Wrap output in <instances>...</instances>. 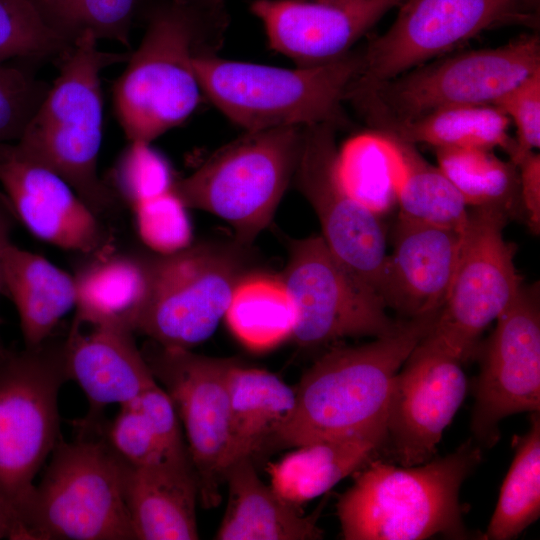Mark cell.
I'll return each mask as SVG.
<instances>
[{"label":"cell","mask_w":540,"mask_h":540,"mask_svg":"<svg viewBox=\"0 0 540 540\" xmlns=\"http://www.w3.org/2000/svg\"><path fill=\"white\" fill-rule=\"evenodd\" d=\"M136 17L145 33L114 84L113 106L129 142L151 143L196 109L194 58L216 54L229 14L217 0H139Z\"/></svg>","instance_id":"cell-1"},{"label":"cell","mask_w":540,"mask_h":540,"mask_svg":"<svg viewBox=\"0 0 540 540\" xmlns=\"http://www.w3.org/2000/svg\"><path fill=\"white\" fill-rule=\"evenodd\" d=\"M439 311L402 318L393 332L372 342L322 355L303 374L291 415L270 439L295 448L386 426L395 377Z\"/></svg>","instance_id":"cell-2"},{"label":"cell","mask_w":540,"mask_h":540,"mask_svg":"<svg viewBox=\"0 0 540 540\" xmlns=\"http://www.w3.org/2000/svg\"><path fill=\"white\" fill-rule=\"evenodd\" d=\"M472 440L452 453L415 466L375 458L357 471L337 502L345 540H421L436 535L468 539L459 493L480 464Z\"/></svg>","instance_id":"cell-3"},{"label":"cell","mask_w":540,"mask_h":540,"mask_svg":"<svg viewBox=\"0 0 540 540\" xmlns=\"http://www.w3.org/2000/svg\"><path fill=\"white\" fill-rule=\"evenodd\" d=\"M97 41L85 33L61 56L58 77L15 145L66 180L100 216L118 200L97 171L103 133L100 75L130 54L101 51Z\"/></svg>","instance_id":"cell-4"},{"label":"cell","mask_w":540,"mask_h":540,"mask_svg":"<svg viewBox=\"0 0 540 540\" xmlns=\"http://www.w3.org/2000/svg\"><path fill=\"white\" fill-rule=\"evenodd\" d=\"M69 380L65 337L0 355V511L25 540L35 478L60 439L58 395Z\"/></svg>","instance_id":"cell-5"},{"label":"cell","mask_w":540,"mask_h":540,"mask_svg":"<svg viewBox=\"0 0 540 540\" xmlns=\"http://www.w3.org/2000/svg\"><path fill=\"white\" fill-rule=\"evenodd\" d=\"M202 92L246 131L330 123L349 125L343 103L362 66L361 48L317 66L294 69L233 61L215 53L194 58Z\"/></svg>","instance_id":"cell-6"},{"label":"cell","mask_w":540,"mask_h":540,"mask_svg":"<svg viewBox=\"0 0 540 540\" xmlns=\"http://www.w3.org/2000/svg\"><path fill=\"white\" fill-rule=\"evenodd\" d=\"M103 421V420H102ZM95 425L55 445L35 484L25 540H136L125 499L124 462Z\"/></svg>","instance_id":"cell-7"},{"label":"cell","mask_w":540,"mask_h":540,"mask_svg":"<svg viewBox=\"0 0 540 540\" xmlns=\"http://www.w3.org/2000/svg\"><path fill=\"white\" fill-rule=\"evenodd\" d=\"M435 59L382 82H352L345 102L370 129L449 107L493 105L540 69V41L538 35L526 34L496 48Z\"/></svg>","instance_id":"cell-8"},{"label":"cell","mask_w":540,"mask_h":540,"mask_svg":"<svg viewBox=\"0 0 540 540\" xmlns=\"http://www.w3.org/2000/svg\"><path fill=\"white\" fill-rule=\"evenodd\" d=\"M302 129L247 131L176 180L172 190L187 208L228 222L238 244L246 246L268 226L294 176Z\"/></svg>","instance_id":"cell-9"},{"label":"cell","mask_w":540,"mask_h":540,"mask_svg":"<svg viewBox=\"0 0 540 540\" xmlns=\"http://www.w3.org/2000/svg\"><path fill=\"white\" fill-rule=\"evenodd\" d=\"M148 261L149 292L134 333L177 349L207 340L244 275L238 247L191 244L172 254L148 255Z\"/></svg>","instance_id":"cell-10"},{"label":"cell","mask_w":540,"mask_h":540,"mask_svg":"<svg viewBox=\"0 0 540 540\" xmlns=\"http://www.w3.org/2000/svg\"><path fill=\"white\" fill-rule=\"evenodd\" d=\"M508 215L496 208L469 212L459 261L429 336L465 362L485 329L513 302L522 287L515 246L503 229Z\"/></svg>","instance_id":"cell-11"},{"label":"cell","mask_w":540,"mask_h":540,"mask_svg":"<svg viewBox=\"0 0 540 540\" xmlns=\"http://www.w3.org/2000/svg\"><path fill=\"white\" fill-rule=\"evenodd\" d=\"M141 351L155 380L173 401L184 427L199 499L204 507L216 506L231 457L228 372L232 361L189 349L163 347L153 341Z\"/></svg>","instance_id":"cell-12"},{"label":"cell","mask_w":540,"mask_h":540,"mask_svg":"<svg viewBox=\"0 0 540 540\" xmlns=\"http://www.w3.org/2000/svg\"><path fill=\"white\" fill-rule=\"evenodd\" d=\"M295 307L292 335L302 347L347 337H381L400 320L383 300L360 284L335 258L321 235L292 240L281 277Z\"/></svg>","instance_id":"cell-13"},{"label":"cell","mask_w":540,"mask_h":540,"mask_svg":"<svg viewBox=\"0 0 540 540\" xmlns=\"http://www.w3.org/2000/svg\"><path fill=\"white\" fill-rule=\"evenodd\" d=\"M399 7L389 29L361 47L362 66L353 82L394 78L490 28L534 21L520 0H404Z\"/></svg>","instance_id":"cell-14"},{"label":"cell","mask_w":540,"mask_h":540,"mask_svg":"<svg viewBox=\"0 0 540 540\" xmlns=\"http://www.w3.org/2000/svg\"><path fill=\"white\" fill-rule=\"evenodd\" d=\"M337 129L330 123L303 127L296 184L314 209L331 253L360 284L380 297L386 233L381 218L356 201L338 178Z\"/></svg>","instance_id":"cell-15"},{"label":"cell","mask_w":540,"mask_h":540,"mask_svg":"<svg viewBox=\"0 0 540 540\" xmlns=\"http://www.w3.org/2000/svg\"><path fill=\"white\" fill-rule=\"evenodd\" d=\"M540 300L537 285H522L497 318L475 384L471 430L478 444L492 447L500 422L540 410Z\"/></svg>","instance_id":"cell-16"},{"label":"cell","mask_w":540,"mask_h":540,"mask_svg":"<svg viewBox=\"0 0 540 540\" xmlns=\"http://www.w3.org/2000/svg\"><path fill=\"white\" fill-rule=\"evenodd\" d=\"M463 361L429 336L397 373L386 416L384 452L402 466L431 460L446 427L464 401Z\"/></svg>","instance_id":"cell-17"},{"label":"cell","mask_w":540,"mask_h":540,"mask_svg":"<svg viewBox=\"0 0 540 540\" xmlns=\"http://www.w3.org/2000/svg\"><path fill=\"white\" fill-rule=\"evenodd\" d=\"M0 188L16 220L37 239L83 255L111 245L100 216L66 180L24 155L15 142L0 145Z\"/></svg>","instance_id":"cell-18"},{"label":"cell","mask_w":540,"mask_h":540,"mask_svg":"<svg viewBox=\"0 0 540 540\" xmlns=\"http://www.w3.org/2000/svg\"><path fill=\"white\" fill-rule=\"evenodd\" d=\"M404 0H254L250 11L270 47L299 67L346 55L389 10Z\"/></svg>","instance_id":"cell-19"},{"label":"cell","mask_w":540,"mask_h":540,"mask_svg":"<svg viewBox=\"0 0 540 540\" xmlns=\"http://www.w3.org/2000/svg\"><path fill=\"white\" fill-rule=\"evenodd\" d=\"M464 231L399 214L393 251L387 254L382 275L380 297L385 306L405 319L440 310L459 261Z\"/></svg>","instance_id":"cell-20"},{"label":"cell","mask_w":540,"mask_h":540,"mask_svg":"<svg viewBox=\"0 0 540 540\" xmlns=\"http://www.w3.org/2000/svg\"><path fill=\"white\" fill-rule=\"evenodd\" d=\"M65 348L69 380L77 382L89 402L83 422L103 419L107 405L129 404L157 383L129 329L72 322Z\"/></svg>","instance_id":"cell-21"},{"label":"cell","mask_w":540,"mask_h":540,"mask_svg":"<svg viewBox=\"0 0 540 540\" xmlns=\"http://www.w3.org/2000/svg\"><path fill=\"white\" fill-rule=\"evenodd\" d=\"M228 499L218 540H316L323 538L318 526L321 508L303 515L259 478L252 456L233 460L223 473Z\"/></svg>","instance_id":"cell-22"},{"label":"cell","mask_w":540,"mask_h":540,"mask_svg":"<svg viewBox=\"0 0 540 540\" xmlns=\"http://www.w3.org/2000/svg\"><path fill=\"white\" fill-rule=\"evenodd\" d=\"M85 256L73 274V322L118 326L134 332L149 292L148 255L117 251L110 245Z\"/></svg>","instance_id":"cell-23"},{"label":"cell","mask_w":540,"mask_h":540,"mask_svg":"<svg viewBox=\"0 0 540 540\" xmlns=\"http://www.w3.org/2000/svg\"><path fill=\"white\" fill-rule=\"evenodd\" d=\"M125 499L136 540L199 539L194 471L169 462L127 464Z\"/></svg>","instance_id":"cell-24"},{"label":"cell","mask_w":540,"mask_h":540,"mask_svg":"<svg viewBox=\"0 0 540 540\" xmlns=\"http://www.w3.org/2000/svg\"><path fill=\"white\" fill-rule=\"evenodd\" d=\"M385 441L384 425L348 437L295 447L277 462L268 464L270 486L299 508L377 458L384 452Z\"/></svg>","instance_id":"cell-25"},{"label":"cell","mask_w":540,"mask_h":540,"mask_svg":"<svg viewBox=\"0 0 540 540\" xmlns=\"http://www.w3.org/2000/svg\"><path fill=\"white\" fill-rule=\"evenodd\" d=\"M4 294L18 313L24 347H36L54 335L76 303L74 277L45 257L12 242L3 254Z\"/></svg>","instance_id":"cell-26"},{"label":"cell","mask_w":540,"mask_h":540,"mask_svg":"<svg viewBox=\"0 0 540 540\" xmlns=\"http://www.w3.org/2000/svg\"><path fill=\"white\" fill-rule=\"evenodd\" d=\"M377 133L390 159L399 214L464 231L469 220L467 205L438 166L428 163L415 145Z\"/></svg>","instance_id":"cell-27"},{"label":"cell","mask_w":540,"mask_h":540,"mask_svg":"<svg viewBox=\"0 0 540 540\" xmlns=\"http://www.w3.org/2000/svg\"><path fill=\"white\" fill-rule=\"evenodd\" d=\"M228 388L231 463L237 458L252 456L288 419L295 407L296 389L271 372L233 361L228 372Z\"/></svg>","instance_id":"cell-28"},{"label":"cell","mask_w":540,"mask_h":540,"mask_svg":"<svg viewBox=\"0 0 540 540\" xmlns=\"http://www.w3.org/2000/svg\"><path fill=\"white\" fill-rule=\"evenodd\" d=\"M510 119L494 105L449 107L416 119L384 123L372 131L401 141L436 148L500 147L510 156L515 139L508 134Z\"/></svg>","instance_id":"cell-29"},{"label":"cell","mask_w":540,"mask_h":540,"mask_svg":"<svg viewBox=\"0 0 540 540\" xmlns=\"http://www.w3.org/2000/svg\"><path fill=\"white\" fill-rule=\"evenodd\" d=\"M224 317L245 346L265 350L292 335L296 313L281 277L249 274L236 284Z\"/></svg>","instance_id":"cell-30"},{"label":"cell","mask_w":540,"mask_h":540,"mask_svg":"<svg viewBox=\"0 0 540 540\" xmlns=\"http://www.w3.org/2000/svg\"><path fill=\"white\" fill-rule=\"evenodd\" d=\"M435 152L438 168L467 206L496 208L508 216L518 208L523 212L518 169L510 160L477 147L436 148Z\"/></svg>","instance_id":"cell-31"},{"label":"cell","mask_w":540,"mask_h":540,"mask_svg":"<svg viewBox=\"0 0 540 540\" xmlns=\"http://www.w3.org/2000/svg\"><path fill=\"white\" fill-rule=\"evenodd\" d=\"M515 456L499 498L482 535L486 540H511L540 515V416L533 412L530 427L514 439Z\"/></svg>","instance_id":"cell-32"},{"label":"cell","mask_w":540,"mask_h":540,"mask_svg":"<svg viewBox=\"0 0 540 540\" xmlns=\"http://www.w3.org/2000/svg\"><path fill=\"white\" fill-rule=\"evenodd\" d=\"M336 171L345 190L380 218L397 204L388 152L379 133L370 130L337 151Z\"/></svg>","instance_id":"cell-33"},{"label":"cell","mask_w":540,"mask_h":540,"mask_svg":"<svg viewBox=\"0 0 540 540\" xmlns=\"http://www.w3.org/2000/svg\"><path fill=\"white\" fill-rule=\"evenodd\" d=\"M45 22L70 44L85 33L130 48L139 0H32Z\"/></svg>","instance_id":"cell-34"},{"label":"cell","mask_w":540,"mask_h":540,"mask_svg":"<svg viewBox=\"0 0 540 540\" xmlns=\"http://www.w3.org/2000/svg\"><path fill=\"white\" fill-rule=\"evenodd\" d=\"M72 45L45 22L32 0H0V63L61 57Z\"/></svg>","instance_id":"cell-35"},{"label":"cell","mask_w":540,"mask_h":540,"mask_svg":"<svg viewBox=\"0 0 540 540\" xmlns=\"http://www.w3.org/2000/svg\"><path fill=\"white\" fill-rule=\"evenodd\" d=\"M175 181L170 163L149 142L130 141L116 160L109 186L132 208L172 190Z\"/></svg>","instance_id":"cell-36"},{"label":"cell","mask_w":540,"mask_h":540,"mask_svg":"<svg viewBox=\"0 0 540 540\" xmlns=\"http://www.w3.org/2000/svg\"><path fill=\"white\" fill-rule=\"evenodd\" d=\"M186 209L173 190L132 207L142 242L159 255L172 254L190 246L192 226Z\"/></svg>","instance_id":"cell-37"},{"label":"cell","mask_w":540,"mask_h":540,"mask_svg":"<svg viewBox=\"0 0 540 540\" xmlns=\"http://www.w3.org/2000/svg\"><path fill=\"white\" fill-rule=\"evenodd\" d=\"M49 87L25 70L0 63V145L20 139Z\"/></svg>","instance_id":"cell-38"},{"label":"cell","mask_w":540,"mask_h":540,"mask_svg":"<svg viewBox=\"0 0 540 540\" xmlns=\"http://www.w3.org/2000/svg\"><path fill=\"white\" fill-rule=\"evenodd\" d=\"M101 432L112 450L130 466L168 462L150 424L134 402L121 405L113 420H103Z\"/></svg>","instance_id":"cell-39"},{"label":"cell","mask_w":540,"mask_h":540,"mask_svg":"<svg viewBox=\"0 0 540 540\" xmlns=\"http://www.w3.org/2000/svg\"><path fill=\"white\" fill-rule=\"evenodd\" d=\"M516 127L515 149L509 160L517 163L540 146V69L501 96L494 104Z\"/></svg>","instance_id":"cell-40"},{"label":"cell","mask_w":540,"mask_h":540,"mask_svg":"<svg viewBox=\"0 0 540 540\" xmlns=\"http://www.w3.org/2000/svg\"><path fill=\"white\" fill-rule=\"evenodd\" d=\"M133 402L146 417L167 461L194 471L177 410L167 392L155 383Z\"/></svg>","instance_id":"cell-41"},{"label":"cell","mask_w":540,"mask_h":540,"mask_svg":"<svg viewBox=\"0 0 540 540\" xmlns=\"http://www.w3.org/2000/svg\"><path fill=\"white\" fill-rule=\"evenodd\" d=\"M520 198L528 226L538 234L540 230V155L531 151L518 163Z\"/></svg>","instance_id":"cell-42"},{"label":"cell","mask_w":540,"mask_h":540,"mask_svg":"<svg viewBox=\"0 0 540 540\" xmlns=\"http://www.w3.org/2000/svg\"><path fill=\"white\" fill-rule=\"evenodd\" d=\"M16 218L12 211V208L0 188V297L4 294L3 280H2V262L5 248L11 243V232L14 227ZM2 319L0 317V326ZM6 348L3 346L0 338V355Z\"/></svg>","instance_id":"cell-43"},{"label":"cell","mask_w":540,"mask_h":540,"mask_svg":"<svg viewBox=\"0 0 540 540\" xmlns=\"http://www.w3.org/2000/svg\"><path fill=\"white\" fill-rule=\"evenodd\" d=\"M0 539H10L9 525L0 511Z\"/></svg>","instance_id":"cell-44"},{"label":"cell","mask_w":540,"mask_h":540,"mask_svg":"<svg viewBox=\"0 0 540 540\" xmlns=\"http://www.w3.org/2000/svg\"><path fill=\"white\" fill-rule=\"evenodd\" d=\"M217 1H222V2H225V0H217Z\"/></svg>","instance_id":"cell-45"}]
</instances>
